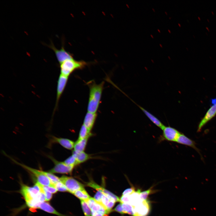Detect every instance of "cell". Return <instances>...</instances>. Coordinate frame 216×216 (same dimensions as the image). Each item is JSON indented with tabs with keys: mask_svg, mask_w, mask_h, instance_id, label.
<instances>
[{
	"mask_svg": "<svg viewBox=\"0 0 216 216\" xmlns=\"http://www.w3.org/2000/svg\"><path fill=\"white\" fill-rule=\"evenodd\" d=\"M20 193L27 206L32 208H38L40 203L46 200L42 185L37 182L32 187L21 184Z\"/></svg>",
	"mask_w": 216,
	"mask_h": 216,
	"instance_id": "1",
	"label": "cell"
},
{
	"mask_svg": "<svg viewBox=\"0 0 216 216\" xmlns=\"http://www.w3.org/2000/svg\"><path fill=\"white\" fill-rule=\"evenodd\" d=\"M87 84L89 89L87 111L96 113L100 103L104 82L97 84L93 81L89 82Z\"/></svg>",
	"mask_w": 216,
	"mask_h": 216,
	"instance_id": "2",
	"label": "cell"
},
{
	"mask_svg": "<svg viewBox=\"0 0 216 216\" xmlns=\"http://www.w3.org/2000/svg\"><path fill=\"white\" fill-rule=\"evenodd\" d=\"M59 64L60 74L69 77L75 70L84 68L88 63L83 60L77 61L73 58L66 60Z\"/></svg>",
	"mask_w": 216,
	"mask_h": 216,
	"instance_id": "3",
	"label": "cell"
},
{
	"mask_svg": "<svg viewBox=\"0 0 216 216\" xmlns=\"http://www.w3.org/2000/svg\"><path fill=\"white\" fill-rule=\"evenodd\" d=\"M14 163L22 166L32 173L36 178L37 182L43 186H52L55 187L49 178L44 173L43 171L38 170L28 166L16 161L9 157Z\"/></svg>",
	"mask_w": 216,
	"mask_h": 216,
	"instance_id": "4",
	"label": "cell"
},
{
	"mask_svg": "<svg viewBox=\"0 0 216 216\" xmlns=\"http://www.w3.org/2000/svg\"><path fill=\"white\" fill-rule=\"evenodd\" d=\"M59 179L68 192L72 194L76 190L84 188L83 184L73 177L63 176Z\"/></svg>",
	"mask_w": 216,
	"mask_h": 216,
	"instance_id": "5",
	"label": "cell"
},
{
	"mask_svg": "<svg viewBox=\"0 0 216 216\" xmlns=\"http://www.w3.org/2000/svg\"><path fill=\"white\" fill-rule=\"evenodd\" d=\"M161 130L163 133L159 138V142L164 140L176 142L181 133L177 129L170 126H164Z\"/></svg>",
	"mask_w": 216,
	"mask_h": 216,
	"instance_id": "6",
	"label": "cell"
},
{
	"mask_svg": "<svg viewBox=\"0 0 216 216\" xmlns=\"http://www.w3.org/2000/svg\"><path fill=\"white\" fill-rule=\"evenodd\" d=\"M49 158L53 162L55 165L54 167L49 170V172L52 173L71 174L74 167L68 166L64 162L58 161L51 156H49Z\"/></svg>",
	"mask_w": 216,
	"mask_h": 216,
	"instance_id": "7",
	"label": "cell"
},
{
	"mask_svg": "<svg viewBox=\"0 0 216 216\" xmlns=\"http://www.w3.org/2000/svg\"><path fill=\"white\" fill-rule=\"evenodd\" d=\"M68 78V77L60 74L58 77L57 81L56 104L53 112V114L57 108L59 100L67 84Z\"/></svg>",
	"mask_w": 216,
	"mask_h": 216,
	"instance_id": "8",
	"label": "cell"
},
{
	"mask_svg": "<svg viewBox=\"0 0 216 216\" xmlns=\"http://www.w3.org/2000/svg\"><path fill=\"white\" fill-rule=\"evenodd\" d=\"M48 46L54 51L59 64L66 60L73 58L72 54L65 50L63 45L60 49H58L51 42Z\"/></svg>",
	"mask_w": 216,
	"mask_h": 216,
	"instance_id": "9",
	"label": "cell"
},
{
	"mask_svg": "<svg viewBox=\"0 0 216 216\" xmlns=\"http://www.w3.org/2000/svg\"><path fill=\"white\" fill-rule=\"evenodd\" d=\"M86 202L91 209V216H94L96 213L100 214L104 216L109 214L103 206L97 202L94 198L91 197Z\"/></svg>",
	"mask_w": 216,
	"mask_h": 216,
	"instance_id": "10",
	"label": "cell"
},
{
	"mask_svg": "<svg viewBox=\"0 0 216 216\" xmlns=\"http://www.w3.org/2000/svg\"><path fill=\"white\" fill-rule=\"evenodd\" d=\"M214 102L213 105L208 110L204 117L200 121L197 130V132H200L202 127L216 115V100Z\"/></svg>",
	"mask_w": 216,
	"mask_h": 216,
	"instance_id": "11",
	"label": "cell"
},
{
	"mask_svg": "<svg viewBox=\"0 0 216 216\" xmlns=\"http://www.w3.org/2000/svg\"><path fill=\"white\" fill-rule=\"evenodd\" d=\"M133 207L134 216H146L150 210L149 202L146 200L142 201Z\"/></svg>",
	"mask_w": 216,
	"mask_h": 216,
	"instance_id": "12",
	"label": "cell"
},
{
	"mask_svg": "<svg viewBox=\"0 0 216 216\" xmlns=\"http://www.w3.org/2000/svg\"><path fill=\"white\" fill-rule=\"evenodd\" d=\"M87 185L95 189L101 191L103 193L106 195L111 200H113L116 202H120V198L116 195L111 192L106 190L104 188L100 186L92 180H91L87 183Z\"/></svg>",
	"mask_w": 216,
	"mask_h": 216,
	"instance_id": "13",
	"label": "cell"
},
{
	"mask_svg": "<svg viewBox=\"0 0 216 216\" xmlns=\"http://www.w3.org/2000/svg\"><path fill=\"white\" fill-rule=\"evenodd\" d=\"M51 137V144L54 143H58L64 148L68 150H72L74 148L75 142L71 140L66 138L57 137L53 136Z\"/></svg>",
	"mask_w": 216,
	"mask_h": 216,
	"instance_id": "14",
	"label": "cell"
},
{
	"mask_svg": "<svg viewBox=\"0 0 216 216\" xmlns=\"http://www.w3.org/2000/svg\"><path fill=\"white\" fill-rule=\"evenodd\" d=\"M176 142L191 147L196 150L202 158L200 151L196 147V144L195 141L188 138L184 134L181 133L176 140Z\"/></svg>",
	"mask_w": 216,
	"mask_h": 216,
	"instance_id": "15",
	"label": "cell"
},
{
	"mask_svg": "<svg viewBox=\"0 0 216 216\" xmlns=\"http://www.w3.org/2000/svg\"><path fill=\"white\" fill-rule=\"evenodd\" d=\"M97 116V113H93L88 112L85 116L83 124L90 132L94 126Z\"/></svg>",
	"mask_w": 216,
	"mask_h": 216,
	"instance_id": "16",
	"label": "cell"
},
{
	"mask_svg": "<svg viewBox=\"0 0 216 216\" xmlns=\"http://www.w3.org/2000/svg\"><path fill=\"white\" fill-rule=\"evenodd\" d=\"M132 100L139 107V108L144 113L146 116L154 124L161 129L163 128L164 125L157 118L155 117L154 116L145 110V109L136 104V103L134 102L133 100Z\"/></svg>",
	"mask_w": 216,
	"mask_h": 216,
	"instance_id": "17",
	"label": "cell"
},
{
	"mask_svg": "<svg viewBox=\"0 0 216 216\" xmlns=\"http://www.w3.org/2000/svg\"><path fill=\"white\" fill-rule=\"evenodd\" d=\"M91 136H89L82 139L77 140L75 142L74 151L77 153L84 152L88 139Z\"/></svg>",
	"mask_w": 216,
	"mask_h": 216,
	"instance_id": "18",
	"label": "cell"
},
{
	"mask_svg": "<svg viewBox=\"0 0 216 216\" xmlns=\"http://www.w3.org/2000/svg\"><path fill=\"white\" fill-rule=\"evenodd\" d=\"M38 208L48 213L54 214L58 216H65L58 212L49 203L45 202L40 203Z\"/></svg>",
	"mask_w": 216,
	"mask_h": 216,
	"instance_id": "19",
	"label": "cell"
},
{
	"mask_svg": "<svg viewBox=\"0 0 216 216\" xmlns=\"http://www.w3.org/2000/svg\"><path fill=\"white\" fill-rule=\"evenodd\" d=\"M72 154L75 157L76 165L85 162L91 158L89 155L84 152L77 153L73 151Z\"/></svg>",
	"mask_w": 216,
	"mask_h": 216,
	"instance_id": "20",
	"label": "cell"
},
{
	"mask_svg": "<svg viewBox=\"0 0 216 216\" xmlns=\"http://www.w3.org/2000/svg\"><path fill=\"white\" fill-rule=\"evenodd\" d=\"M140 190H138L132 194L129 195L130 204L133 206H134L143 200H142L140 196Z\"/></svg>",
	"mask_w": 216,
	"mask_h": 216,
	"instance_id": "21",
	"label": "cell"
},
{
	"mask_svg": "<svg viewBox=\"0 0 216 216\" xmlns=\"http://www.w3.org/2000/svg\"><path fill=\"white\" fill-rule=\"evenodd\" d=\"M73 194L80 200H84L85 201L91 197L84 188L76 190Z\"/></svg>",
	"mask_w": 216,
	"mask_h": 216,
	"instance_id": "22",
	"label": "cell"
},
{
	"mask_svg": "<svg viewBox=\"0 0 216 216\" xmlns=\"http://www.w3.org/2000/svg\"><path fill=\"white\" fill-rule=\"evenodd\" d=\"M92 135L91 132L88 130L83 124H82L80 131L78 140L82 139Z\"/></svg>",
	"mask_w": 216,
	"mask_h": 216,
	"instance_id": "23",
	"label": "cell"
},
{
	"mask_svg": "<svg viewBox=\"0 0 216 216\" xmlns=\"http://www.w3.org/2000/svg\"><path fill=\"white\" fill-rule=\"evenodd\" d=\"M122 206L124 214H128L134 216L135 213L133 210V206L130 204L122 203Z\"/></svg>",
	"mask_w": 216,
	"mask_h": 216,
	"instance_id": "24",
	"label": "cell"
},
{
	"mask_svg": "<svg viewBox=\"0 0 216 216\" xmlns=\"http://www.w3.org/2000/svg\"><path fill=\"white\" fill-rule=\"evenodd\" d=\"M82 208L85 216H91V211L87 202L84 200H80Z\"/></svg>",
	"mask_w": 216,
	"mask_h": 216,
	"instance_id": "25",
	"label": "cell"
},
{
	"mask_svg": "<svg viewBox=\"0 0 216 216\" xmlns=\"http://www.w3.org/2000/svg\"><path fill=\"white\" fill-rule=\"evenodd\" d=\"M44 173L49 178L52 183L55 185L60 181L59 178L49 172L43 171Z\"/></svg>",
	"mask_w": 216,
	"mask_h": 216,
	"instance_id": "26",
	"label": "cell"
},
{
	"mask_svg": "<svg viewBox=\"0 0 216 216\" xmlns=\"http://www.w3.org/2000/svg\"><path fill=\"white\" fill-rule=\"evenodd\" d=\"M64 162L69 166L74 167L77 165L76 159L73 154L66 159Z\"/></svg>",
	"mask_w": 216,
	"mask_h": 216,
	"instance_id": "27",
	"label": "cell"
},
{
	"mask_svg": "<svg viewBox=\"0 0 216 216\" xmlns=\"http://www.w3.org/2000/svg\"><path fill=\"white\" fill-rule=\"evenodd\" d=\"M55 186L57 191L63 192H68L66 187L61 181L56 184Z\"/></svg>",
	"mask_w": 216,
	"mask_h": 216,
	"instance_id": "28",
	"label": "cell"
},
{
	"mask_svg": "<svg viewBox=\"0 0 216 216\" xmlns=\"http://www.w3.org/2000/svg\"><path fill=\"white\" fill-rule=\"evenodd\" d=\"M152 192V189H149L147 190L140 192V199L143 200H146L149 194Z\"/></svg>",
	"mask_w": 216,
	"mask_h": 216,
	"instance_id": "29",
	"label": "cell"
},
{
	"mask_svg": "<svg viewBox=\"0 0 216 216\" xmlns=\"http://www.w3.org/2000/svg\"><path fill=\"white\" fill-rule=\"evenodd\" d=\"M120 199V203L130 204L129 195H122Z\"/></svg>",
	"mask_w": 216,
	"mask_h": 216,
	"instance_id": "30",
	"label": "cell"
},
{
	"mask_svg": "<svg viewBox=\"0 0 216 216\" xmlns=\"http://www.w3.org/2000/svg\"><path fill=\"white\" fill-rule=\"evenodd\" d=\"M43 189L45 196V201H48L50 200L52 197V194L50 193V192L47 190L46 189L44 188L43 186Z\"/></svg>",
	"mask_w": 216,
	"mask_h": 216,
	"instance_id": "31",
	"label": "cell"
},
{
	"mask_svg": "<svg viewBox=\"0 0 216 216\" xmlns=\"http://www.w3.org/2000/svg\"><path fill=\"white\" fill-rule=\"evenodd\" d=\"M103 193L100 191L98 190L94 196V199L98 202L100 203Z\"/></svg>",
	"mask_w": 216,
	"mask_h": 216,
	"instance_id": "32",
	"label": "cell"
},
{
	"mask_svg": "<svg viewBox=\"0 0 216 216\" xmlns=\"http://www.w3.org/2000/svg\"><path fill=\"white\" fill-rule=\"evenodd\" d=\"M136 191L134 187L128 188L125 189L122 194V195H130Z\"/></svg>",
	"mask_w": 216,
	"mask_h": 216,
	"instance_id": "33",
	"label": "cell"
},
{
	"mask_svg": "<svg viewBox=\"0 0 216 216\" xmlns=\"http://www.w3.org/2000/svg\"><path fill=\"white\" fill-rule=\"evenodd\" d=\"M43 186L44 188L52 194H55L56 193L57 191V190L54 187L52 186Z\"/></svg>",
	"mask_w": 216,
	"mask_h": 216,
	"instance_id": "34",
	"label": "cell"
},
{
	"mask_svg": "<svg viewBox=\"0 0 216 216\" xmlns=\"http://www.w3.org/2000/svg\"><path fill=\"white\" fill-rule=\"evenodd\" d=\"M114 210L119 213L124 214V213L122 206V203H120L115 207Z\"/></svg>",
	"mask_w": 216,
	"mask_h": 216,
	"instance_id": "35",
	"label": "cell"
},
{
	"mask_svg": "<svg viewBox=\"0 0 216 216\" xmlns=\"http://www.w3.org/2000/svg\"><path fill=\"white\" fill-rule=\"evenodd\" d=\"M206 29L209 32L210 30H209V28H208L207 27H206Z\"/></svg>",
	"mask_w": 216,
	"mask_h": 216,
	"instance_id": "36",
	"label": "cell"
},
{
	"mask_svg": "<svg viewBox=\"0 0 216 216\" xmlns=\"http://www.w3.org/2000/svg\"><path fill=\"white\" fill-rule=\"evenodd\" d=\"M198 18L199 20H201V18L199 16H198Z\"/></svg>",
	"mask_w": 216,
	"mask_h": 216,
	"instance_id": "37",
	"label": "cell"
},
{
	"mask_svg": "<svg viewBox=\"0 0 216 216\" xmlns=\"http://www.w3.org/2000/svg\"><path fill=\"white\" fill-rule=\"evenodd\" d=\"M211 13H212V14L213 15H214V12H213V11H211Z\"/></svg>",
	"mask_w": 216,
	"mask_h": 216,
	"instance_id": "38",
	"label": "cell"
},
{
	"mask_svg": "<svg viewBox=\"0 0 216 216\" xmlns=\"http://www.w3.org/2000/svg\"><path fill=\"white\" fill-rule=\"evenodd\" d=\"M178 25H179V27H181V24H179V23H178Z\"/></svg>",
	"mask_w": 216,
	"mask_h": 216,
	"instance_id": "39",
	"label": "cell"
},
{
	"mask_svg": "<svg viewBox=\"0 0 216 216\" xmlns=\"http://www.w3.org/2000/svg\"><path fill=\"white\" fill-rule=\"evenodd\" d=\"M207 21H208V22H209V19H207Z\"/></svg>",
	"mask_w": 216,
	"mask_h": 216,
	"instance_id": "40",
	"label": "cell"
},
{
	"mask_svg": "<svg viewBox=\"0 0 216 216\" xmlns=\"http://www.w3.org/2000/svg\"><path fill=\"white\" fill-rule=\"evenodd\" d=\"M160 46H161V47H162L161 45L160 44Z\"/></svg>",
	"mask_w": 216,
	"mask_h": 216,
	"instance_id": "41",
	"label": "cell"
},
{
	"mask_svg": "<svg viewBox=\"0 0 216 216\" xmlns=\"http://www.w3.org/2000/svg\"><path fill=\"white\" fill-rule=\"evenodd\" d=\"M151 36L152 37V38H154L153 37V36H152V35H151Z\"/></svg>",
	"mask_w": 216,
	"mask_h": 216,
	"instance_id": "42",
	"label": "cell"
},
{
	"mask_svg": "<svg viewBox=\"0 0 216 216\" xmlns=\"http://www.w3.org/2000/svg\"><path fill=\"white\" fill-rule=\"evenodd\" d=\"M158 31H159V32H160V31L158 29Z\"/></svg>",
	"mask_w": 216,
	"mask_h": 216,
	"instance_id": "43",
	"label": "cell"
},
{
	"mask_svg": "<svg viewBox=\"0 0 216 216\" xmlns=\"http://www.w3.org/2000/svg\"><path fill=\"white\" fill-rule=\"evenodd\" d=\"M152 9H153V10L154 11V12H155V10H154V9L153 8H152Z\"/></svg>",
	"mask_w": 216,
	"mask_h": 216,
	"instance_id": "44",
	"label": "cell"
},
{
	"mask_svg": "<svg viewBox=\"0 0 216 216\" xmlns=\"http://www.w3.org/2000/svg\"><path fill=\"white\" fill-rule=\"evenodd\" d=\"M168 31L170 33H171V32H170V31L169 30H168Z\"/></svg>",
	"mask_w": 216,
	"mask_h": 216,
	"instance_id": "45",
	"label": "cell"
},
{
	"mask_svg": "<svg viewBox=\"0 0 216 216\" xmlns=\"http://www.w3.org/2000/svg\"><path fill=\"white\" fill-rule=\"evenodd\" d=\"M193 37H194L195 38V36H194V35H193Z\"/></svg>",
	"mask_w": 216,
	"mask_h": 216,
	"instance_id": "46",
	"label": "cell"
},
{
	"mask_svg": "<svg viewBox=\"0 0 216 216\" xmlns=\"http://www.w3.org/2000/svg\"><path fill=\"white\" fill-rule=\"evenodd\" d=\"M186 49L188 50V48L186 47Z\"/></svg>",
	"mask_w": 216,
	"mask_h": 216,
	"instance_id": "47",
	"label": "cell"
},
{
	"mask_svg": "<svg viewBox=\"0 0 216 216\" xmlns=\"http://www.w3.org/2000/svg\"><path fill=\"white\" fill-rule=\"evenodd\" d=\"M206 34H207V35H208V34H207L208 33L206 32Z\"/></svg>",
	"mask_w": 216,
	"mask_h": 216,
	"instance_id": "48",
	"label": "cell"
},
{
	"mask_svg": "<svg viewBox=\"0 0 216 216\" xmlns=\"http://www.w3.org/2000/svg\"><path fill=\"white\" fill-rule=\"evenodd\" d=\"M165 13L167 15V13H166V12H165Z\"/></svg>",
	"mask_w": 216,
	"mask_h": 216,
	"instance_id": "49",
	"label": "cell"
},
{
	"mask_svg": "<svg viewBox=\"0 0 216 216\" xmlns=\"http://www.w3.org/2000/svg\"></svg>",
	"mask_w": 216,
	"mask_h": 216,
	"instance_id": "50",
	"label": "cell"
}]
</instances>
